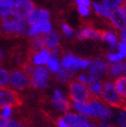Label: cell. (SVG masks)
<instances>
[{
	"label": "cell",
	"mask_w": 126,
	"mask_h": 127,
	"mask_svg": "<svg viewBox=\"0 0 126 127\" xmlns=\"http://www.w3.org/2000/svg\"><path fill=\"white\" fill-rule=\"evenodd\" d=\"M9 79V73L5 69L0 68V85L5 86L8 83Z\"/></svg>",
	"instance_id": "obj_30"
},
{
	"label": "cell",
	"mask_w": 126,
	"mask_h": 127,
	"mask_svg": "<svg viewBox=\"0 0 126 127\" xmlns=\"http://www.w3.org/2000/svg\"><path fill=\"white\" fill-rule=\"evenodd\" d=\"M8 84L10 87L18 90H24L27 88H30L29 78L19 68H15L9 73Z\"/></svg>",
	"instance_id": "obj_4"
},
{
	"label": "cell",
	"mask_w": 126,
	"mask_h": 127,
	"mask_svg": "<svg viewBox=\"0 0 126 127\" xmlns=\"http://www.w3.org/2000/svg\"><path fill=\"white\" fill-rule=\"evenodd\" d=\"M13 11L12 5L5 4V3L0 2V15L2 16H5V15L11 14Z\"/></svg>",
	"instance_id": "obj_28"
},
{
	"label": "cell",
	"mask_w": 126,
	"mask_h": 127,
	"mask_svg": "<svg viewBox=\"0 0 126 127\" xmlns=\"http://www.w3.org/2000/svg\"><path fill=\"white\" fill-rule=\"evenodd\" d=\"M71 71L68 70V69H60L58 72L57 76H56V79L61 82V83H67L69 82L71 79Z\"/></svg>",
	"instance_id": "obj_23"
},
{
	"label": "cell",
	"mask_w": 126,
	"mask_h": 127,
	"mask_svg": "<svg viewBox=\"0 0 126 127\" xmlns=\"http://www.w3.org/2000/svg\"><path fill=\"white\" fill-rule=\"evenodd\" d=\"M97 33L99 35V38L104 42H108L112 44V49L114 47L116 43V37L114 33L104 31V30H97Z\"/></svg>",
	"instance_id": "obj_20"
},
{
	"label": "cell",
	"mask_w": 126,
	"mask_h": 127,
	"mask_svg": "<svg viewBox=\"0 0 126 127\" xmlns=\"http://www.w3.org/2000/svg\"><path fill=\"white\" fill-rule=\"evenodd\" d=\"M47 66H48L49 69L51 71H52V72H59L60 71V67H59L58 61H57L56 59L52 58V57H51L50 60L48 61Z\"/></svg>",
	"instance_id": "obj_29"
},
{
	"label": "cell",
	"mask_w": 126,
	"mask_h": 127,
	"mask_svg": "<svg viewBox=\"0 0 126 127\" xmlns=\"http://www.w3.org/2000/svg\"><path fill=\"white\" fill-rule=\"evenodd\" d=\"M119 4L121 5L120 0H103V5L109 11L116 9L118 7Z\"/></svg>",
	"instance_id": "obj_25"
},
{
	"label": "cell",
	"mask_w": 126,
	"mask_h": 127,
	"mask_svg": "<svg viewBox=\"0 0 126 127\" xmlns=\"http://www.w3.org/2000/svg\"><path fill=\"white\" fill-rule=\"evenodd\" d=\"M114 86L119 95L126 100V76H120L115 78Z\"/></svg>",
	"instance_id": "obj_18"
},
{
	"label": "cell",
	"mask_w": 126,
	"mask_h": 127,
	"mask_svg": "<svg viewBox=\"0 0 126 127\" xmlns=\"http://www.w3.org/2000/svg\"><path fill=\"white\" fill-rule=\"evenodd\" d=\"M74 60H75V58L73 57L72 54L71 53L67 54V55L63 58L62 61H61L62 68H64L65 69H68V68L71 67V65L73 64V62H74Z\"/></svg>",
	"instance_id": "obj_27"
},
{
	"label": "cell",
	"mask_w": 126,
	"mask_h": 127,
	"mask_svg": "<svg viewBox=\"0 0 126 127\" xmlns=\"http://www.w3.org/2000/svg\"><path fill=\"white\" fill-rule=\"evenodd\" d=\"M54 123L56 124V125L58 127H68V125L65 123V121L63 120L62 117H60L58 119H56V121H54Z\"/></svg>",
	"instance_id": "obj_35"
},
{
	"label": "cell",
	"mask_w": 126,
	"mask_h": 127,
	"mask_svg": "<svg viewBox=\"0 0 126 127\" xmlns=\"http://www.w3.org/2000/svg\"><path fill=\"white\" fill-rule=\"evenodd\" d=\"M8 123H9V118H5L2 115H0V127H5Z\"/></svg>",
	"instance_id": "obj_37"
},
{
	"label": "cell",
	"mask_w": 126,
	"mask_h": 127,
	"mask_svg": "<svg viewBox=\"0 0 126 127\" xmlns=\"http://www.w3.org/2000/svg\"><path fill=\"white\" fill-rule=\"evenodd\" d=\"M62 29H63V32L65 33V35L67 37H71L73 34V30L71 27L68 26L67 24H63L62 25Z\"/></svg>",
	"instance_id": "obj_32"
},
{
	"label": "cell",
	"mask_w": 126,
	"mask_h": 127,
	"mask_svg": "<svg viewBox=\"0 0 126 127\" xmlns=\"http://www.w3.org/2000/svg\"><path fill=\"white\" fill-rule=\"evenodd\" d=\"M76 2L79 4V5H85V6H88L90 5L89 0H76Z\"/></svg>",
	"instance_id": "obj_39"
},
{
	"label": "cell",
	"mask_w": 126,
	"mask_h": 127,
	"mask_svg": "<svg viewBox=\"0 0 126 127\" xmlns=\"http://www.w3.org/2000/svg\"><path fill=\"white\" fill-rule=\"evenodd\" d=\"M118 47H119V50H120L121 52L126 53V42H120Z\"/></svg>",
	"instance_id": "obj_38"
},
{
	"label": "cell",
	"mask_w": 126,
	"mask_h": 127,
	"mask_svg": "<svg viewBox=\"0 0 126 127\" xmlns=\"http://www.w3.org/2000/svg\"><path fill=\"white\" fill-rule=\"evenodd\" d=\"M31 119L29 117H22L19 119L9 118V123L5 127H31Z\"/></svg>",
	"instance_id": "obj_19"
},
{
	"label": "cell",
	"mask_w": 126,
	"mask_h": 127,
	"mask_svg": "<svg viewBox=\"0 0 126 127\" xmlns=\"http://www.w3.org/2000/svg\"><path fill=\"white\" fill-rule=\"evenodd\" d=\"M10 1H11V5L14 7V6H15V5H18V4H20L23 0H10Z\"/></svg>",
	"instance_id": "obj_43"
},
{
	"label": "cell",
	"mask_w": 126,
	"mask_h": 127,
	"mask_svg": "<svg viewBox=\"0 0 126 127\" xmlns=\"http://www.w3.org/2000/svg\"><path fill=\"white\" fill-rule=\"evenodd\" d=\"M59 35L55 32H50L49 33L45 34L44 38V42H45V49L51 51L59 47Z\"/></svg>",
	"instance_id": "obj_15"
},
{
	"label": "cell",
	"mask_w": 126,
	"mask_h": 127,
	"mask_svg": "<svg viewBox=\"0 0 126 127\" xmlns=\"http://www.w3.org/2000/svg\"><path fill=\"white\" fill-rule=\"evenodd\" d=\"M89 64H90L89 61L78 59H78L74 60V62H73V64L71 65V67L68 68V70L73 72V71H75L76 69H78V68H87Z\"/></svg>",
	"instance_id": "obj_24"
},
{
	"label": "cell",
	"mask_w": 126,
	"mask_h": 127,
	"mask_svg": "<svg viewBox=\"0 0 126 127\" xmlns=\"http://www.w3.org/2000/svg\"><path fill=\"white\" fill-rule=\"evenodd\" d=\"M51 32V24L48 20H44L40 23H37L31 27L29 32V35H38V34H46Z\"/></svg>",
	"instance_id": "obj_12"
},
{
	"label": "cell",
	"mask_w": 126,
	"mask_h": 127,
	"mask_svg": "<svg viewBox=\"0 0 126 127\" xmlns=\"http://www.w3.org/2000/svg\"><path fill=\"white\" fill-rule=\"evenodd\" d=\"M87 85L88 90L90 91V93L92 94L93 95L96 96V97L100 98V95H101V92H102V87L103 83L101 79L95 75H93V74H90L89 76L87 77Z\"/></svg>",
	"instance_id": "obj_10"
},
{
	"label": "cell",
	"mask_w": 126,
	"mask_h": 127,
	"mask_svg": "<svg viewBox=\"0 0 126 127\" xmlns=\"http://www.w3.org/2000/svg\"><path fill=\"white\" fill-rule=\"evenodd\" d=\"M126 68V62H116V63L108 65L106 70V76L108 78H113L114 76H117L119 74L124 72Z\"/></svg>",
	"instance_id": "obj_17"
},
{
	"label": "cell",
	"mask_w": 126,
	"mask_h": 127,
	"mask_svg": "<svg viewBox=\"0 0 126 127\" xmlns=\"http://www.w3.org/2000/svg\"><path fill=\"white\" fill-rule=\"evenodd\" d=\"M34 10V4L31 0H23L22 2L13 7L12 13L20 20L28 18L32 11Z\"/></svg>",
	"instance_id": "obj_7"
},
{
	"label": "cell",
	"mask_w": 126,
	"mask_h": 127,
	"mask_svg": "<svg viewBox=\"0 0 126 127\" xmlns=\"http://www.w3.org/2000/svg\"><path fill=\"white\" fill-rule=\"evenodd\" d=\"M49 72L44 67H36L34 68L32 76L29 78L30 88H43L48 86L47 79Z\"/></svg>",
	"instance_id": "obj_5"
},
{
	"label": "cell",
	"mask_w": 126,
	"mask_h": 127,
	"mask_svg": "<svg viewBox=\"0 0 126 127\" xmlns=\"http://www.w3.org/2000/svg\"><path fill=\"white\" fill-rule=\"evenodd\" d=\"M31 127H32V126H31Z\"/></svg>",
	"instance_id": "obj_46"
},
{
	"label": "cell",
	"mask_w": 126,
	"mask_h": 127,
	"mask_svg": "<svg viewBox=\"0 0 126 127\" xmlns=\"http://www.w3.org/2000/svg\"><path fill=\"white\" fill-rule=\"evenodd\" d=\"M111 26L118 30H124L126 27V18L121 8L117 7L116 9L111 11L110 16L108 17Z\"/></svg>",
	"instance_id": "obj_8"
},
{
	"label": "cell",
	"mask_w": 126,
	"mask_h": 127,
	"mask_svg": "<svg viewBox=\"0 0 126 127\" xmlns=\"http://www.w3.org/2000/svg\"><path fill=\"white\" fill-rule=\"evenodd\" d=\"M27 59V49H24L21 44H15L8 51V60L11 64L20 67Z\"/></svg>",
	"instance_id": "obj_6"
},
{
	"label": "cell",
	"mask_w": 126,
	"mask_h": 127,
	"mask_svg": "<svg viewBox=\"0 0 126 127\" xmlns=\"http://www.w3.org/2000/svg\"><path fill=\"white\" fill-rule=\"evenodd\" d=\"M119 7L121 8V10L123 11V13H124V16H125V18H126V0H124V2L122 3L121 5H120V6H119Z\"/></svg>",
	"instance_id": "obj_40"
},
{
	"label": "cell",
	"mask_w": 126,
	"mask_h": 127,
	"mask_svg": "<svg viewBox=\"0 0 126 127\" xmlns=\"http://www.w3.org/2000/svg\"><path fill=\"white\" fill-rule=\"evenodd\" d=\"M12 115V109L11 107H5L3 109V113H2V115L5 118H9Z\"/></svg>",
	"instance_id": "obj_36"
},
{
	"label": "cell",
	"mask_w": 126,
	"mask_h": 127,
	"mask_svg": "<svg viewBox=\"0 0 126 127\" xmlns=\"http://www.w3.org/2000/svg\"><path fill=\"white\" fill-rule=\"evenodd\" d=\"M0 2L5 3V4H8V5H11V1H10V0H0Z\"/></svg>",
	"instance_id": "obj_44"
},
{
	"label": "cell",
	"mask_w": 126,
	"mask_h": 127,
	"mask_svg": "<svg viewBox=\"0 0 126 127\" xmlns=\"http://www.w3.org/2000/svg\"><path fill=\"white\" fill-rule=\"evenodd\" d=\"M69 99L74 103H88L92 100V94L88 90L87 85L81 83L78 79L68 82Z\"/></svg>",
	"instance_id": "obj_3"
},
{
	"label": "cell",
	"mask_w": 126,
	"mask_h": 127,
	"mask_svg": "<svg viewBox=\"0 0 126 127\" xmlns=\"http://www.w3.org/2000/svg\"><path fill=\"white\" fill-rule=\"evenodd\" d=\"M49 17H50V14L46 10L34 9L29 15V16L27 18V21L30 24V25H33L37 23L41 22V21L48 20Z\"/></svg>",
	"instance_id": "obj_13"
},
{
	"label": "cell",
	"mask_w": 126,
	"mask_h": 127,
	"mask_svg": "<svg viewBox=\"0 0 126 127\" xmlns=\"http://www.w3.org/2000/svg\"><path fill=\"white\" fill-rule=\"evenodd\" d=\"M125 57H126V53L120 51V52L117 54H109V55L107 56V58L111 61H120V60L125 58Z\"/></svg>",
	"instance_id": "obj_31"
},
{
	"label": "cell",
	"mask_w": 126,
	"mask_h": 127,
	"mask_svg": "<svg viewBox=\"0 0 126 127\" xmlns=\"http://www.w3.org/2000/svg\"><path fill=\"white\" fill-rule=\"evenodd\" d=\"M62 118L68 126L70 127H78L88 123V117L85 115H75L71 113H67Z\"/></svg>",
	"instance_id": "obj_11"
},
{
	"label": "cell",
	"mask_w": 126,
	"mask_h": 127,
	"mask_svg": "<svg viewBox=\"0 0 126 127\" xmlns=\"http://www.w3.org/2000/svg\"><path fill=\"white\" fill-rule=\"evenodd\" d=\"M5 54L4 53V51L2 50H0V65H3L4 62H5Z\"/></svg>",
	"instance_id": "obj_41"
},
{
	"label": "cell",
	"mask_w": 126,
	"mask_h": 127,
	"mask_svg": "<svg viewBox=\"0 0 126 127\" xmlns=\"http://www.w3.org/2000/svg\"><path fill=\"white\" fill-rule=\"evenodd\" d=\"M94 10H95V12H96L97 15H103V16H104V17H109L110 16L111 11H109L108 9H106L104 5H98V4H95V3H94Z\"/></svg>",
	"instance_id": "obj_26"
},
{
	"label": "cell",
	"mask_w": 126,
	"mask_h": 127,
	"mask_svg": "<svg viewBox=\"0 0 126 127\" xmlns=\"http://www.w3.org/2000/svg\"><path fill=\"white\" fill-rule=\"evenodd\" d=\"M51 55H50V51L48 50L44 49L43 51H41L40 53L36 54L35 56L33 57L32 59V62L33 64H37V65H40V64H45L48 62V61L51 58Z\"/></svg>",
	"instance_id": "obj_21"
},
{
	"label": "cell",
	"mask_w": 126,
	"mask_h": 127,
	"mask_svg": "<svg viewBox=\"0 0 126 127\" xmlns=\"http://www.w3.org/2000/svg\"><path fill=\"white\" fill-rule=\"evenodd\" d=\"M121 40L123 41V42H126V27L123 30V32H122Z\"/></svg>",
	"instance_id": "obj_42"
},
{
	"label": "cell",
	"mask_w": 126,
	"mask_h": 127,
	"mask_svg": "<svg viewBox=\"0 0 126 127\" xmlns=\"http://www.w3.org/2000/svg\"><path fill=\"white\" fill-rule=\"evenodd\" d=\"M24 105L22 95L9 86L0 85V110L5 107H20Z\"/></svg>",
	"instance_id": "obj_2"
},
{
	"label": "cell",
	"mask_w": 126,
	"mask_h": 127,
	"mask_svg": "<svg viewBox=\"0 0 126 127\" xmlns=\"http://www.w3.org/2000/svg\"><path fill=\"white\" fill-rule=\"evenodd\" d=\"M124 73L126 74V68H125V70H124Z\"/></svg>",
	"instance_id": "obj_45"
},
{
	"label": "cell",
	"mask_w": 126,
	"mask_h": 127,
	"mask_svg": "<svg viewBox=\"0 0 126 127\" xmlns=\"http://www.w3.org/2000/svg\"><path fill=\"white\" fill-rule=\"evenodd\" d=\"M51 104H52V105H53L57 110L65 112L66 114L68 111H70L71 108H72L70 102L66 100L65 98L63 97L62 93L60 90H58V89H56L54 91L53 97L51 98Z\"/></svg>",
	"instance_id": "obj_9"
},
{
	"label": "cell",
	"mask_w": 126,
	"mask_h": 127,
	"mask_svg": "<svg viewBox=\"0 0 126 127\" xmlns=\"http://www.w3.org/2000/svg\"><path fill=\"white\" fill-rule=\"evenodd\" d=\"M73 105H74V107H75L78 112L82 113V114H84V115H89L90 117H92L93 116L92 109H91V107H90L89 104H87V103L76 102V103H74Z\"/></svg>",
	"instance_id": "obj_22"
},
{
	"label": "cell",
	"mask_w": 126,
	"mask_h": 127,
	"mask_svg": "<svg viewBox=\"0 0 126 127\" xmlns=\"http://www.w3.org/2000/svg\"><path fill=\"white\" fill-rule=\"evenodd\" d=\"M107 68H108V64L99 59H95L90 64V72L91 74L96 76V75H100V74L106 72Z\"/></svg>",
	"instance_id": "obj_16"
},
{
	"label": "cell",
	"mask_w": 126,
	"mask_h": 127,
	"mask_svg": "<svg viewBox=\"0 0 126 127\" xmlns=\"http://www.w3.org/2000/svg\"><path fill=\"white\" fill-rule=\"evenodd\" d=\"M78 12H79V14H81L82 15H87L88 14H89V9H88L87 6L79 5H78Z\"/></svg>",
	"instance_id": "obj_34"
},
{
	"label": "cell",
	"mask_w": 126,
	"mask_h": 127,
	"mask_svg": "<svg viewBox=\"0 0 126 127\" xmlns=\"http://www.w3.org/2000/svg\"><path fill=\"white\" fill-rule=\"evenodd\" d=\"M99 38V35L97 33V30L93 28L90 25L89 23L85 24V27L83 28L78 34V40H85V39H93L96 40Z\"/></svg>",
	"instance_id": "obj_14"
},
{
	"label": "cell",
	"mask_w": 126,
	"mask_h": 127,
	"mask_svg": "<svg viewBox=\"0 0 126 127\" xmlns=\"http://www.w3.org/2000/svg\"><path fill=\"white\" fill-rule=\"evenodd\" d=\"M100 98L107 105L126 111V100L119 95L114 88V83L111 81H105L103 83Z\"/></svg>",
	"instance_id": "obj_1"
},
{
	"label": "cell",
	"mask_w": 126,
	"mask_h": 127,
	"mask_svg": "<svg viewBox=\"0 0 126 127\" xmlns=\"http://www.w3.org/2000/svg\"><path fill=\"white\" fill-rule=\"evenodd\" d=\"M119 125H121L122 127H126V115L124 113H122L120 116L118 118Z\"/></svg>",
	"instance_id": "obj_33"
}]
</instances>
